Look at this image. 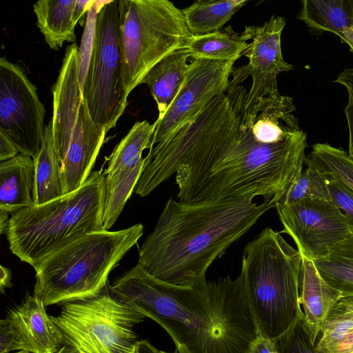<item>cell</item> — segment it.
Masks as SVG:
<instances>
[{
  "label": "cell",
  "instance_id": "12",
  "mask_svg": "<svg viewBox=\"0 0 353 353\" xmlns=\"http://www.w3.org/2000/svg\"><path fill=\"white\" fill-rule=\"evenodd\" d=\"M234 63L192 59L181 89L163 117L155 121L152 146L165 142L193 121L213 99L228 90Z\"/></svg>",
  "mask_w": 353,
  "mask_h": 353
},
{
  "label": "cell",
  "instance_id": "19",
  "mask_svg": "<svg viewBox=\"0 0 353 353\" xmlns=\"http://www.w3.org/2000/svg\"><path fill=\"white\" fill-rule=\"evenodd\" d=\"M190 57L185 48L174 50L145 74L140 84H146L155 100L159 110L157 119H161L176 97L184 81Z\"/></svg>",
  "mask_w": 353,
  "mask_h": 353
},
{
  "label": "cell",
  "instance_id": "29",
  "mask_svg": "<svg viewBox=\"0 0 353 353\" xmlns=\"http://www.w3.org/2000/svg\"><path fill=\"white\" fill-rule=\"evenodd\" d=\"M305 163L339 179L353 190V158L343 149L328 143H316Z\"/></svg>",
  "mask_w": 353,
  "mask_h": 353
},
{
  "label": "cell",
  "instance_id": "38",
  "mask_svg": "<svg viewBox=\"0 0 353 353\" xmlns=\"http://www.w3.org/2000/svg\"><path fill=\"white\" fill-rule=\"evenodd\" d=\"M130 353H170L158 350L148 340L137 341ZM174 353H177L175 352Z\"/></svg>",
  "mask_w": 353,
  "mask_h": 353
},
{
  "label": "cell",
  "instance_id": "32",
  "mask_svg": "<svg viewBox=\"0 0 353 353\" xmlns=\"http://www.w3.org/2000/svg\"><path fill=\"white\" fill-rule=\"evenodd\" d=\"M331 201L342 212L353 234V190L339 179L327 175Z\"/></svg>",
  "mask_w": 353,
  "mask_h": 353
},
{
  "label": "cell",
  "instance_id": "10",
  "mask_svg": "<svg viewBox=\"0 0 353 353\" xmlns=\"http://www.w3.org/2000/svg\"><path fill=\"white\" fill-rule=\"evenodd\" d=\"M45 108L36 86L23 69L0 59V132L32 159L39 152L45 135Z\"/></svg>",
  "mask_w": 353,
  "mask_h": 353
},
{
  "label": "cell",
  "instance_id": "34",
  "mask_svg": "<svg viewBox=\"0 0 353 353\" xmlns=\"http://www.w3.org/2000/svg\"><path fill=\"white\" fill-rule=\"evenodd\" d=\"M18 351L15 335L8 320L6 318L0 321V353H9Z\"/></svg>",
  "mask_w": 353,
  "mask_h": 353
},
{
  "label": "cell",
  "instance_id": "5",
  "mask_svg": "<svg viewBox=\"0 0 353 353\" xmlns=\"http://www.w3.org/2000/svg\"><path fill=\"white\" fill-rule=\"evenodd\" d=\"M301 268V253L270 227L245 245L241 273L259 335L276 338L303 312Z\"/></svg>",
  "mask_w": 353,
  "mask_h": 353
},
{
  "label": "cell",
  "instance_id": "36",
  "mask_svg": "<svg viewBox=\"0 0 353 353\" xmlns=\"http://www.w3.org/2000/svg\"><path fill=\"white\" fill-rule=\"evenodd\" d=\"M16 145L0 132V161L12 159L19 154Z\"/></svg>",
  "mask_w": 353,
  "mask_h": 353
},
{
  "label": "cell",
  "instance_id": "14",
  "mask_svg": "<svg viewBox=\"0 0 353 353\" xmlns=\"http://www.w3.org/2000/svg\"><path fill=\"white\" fill-rule=\"evenodd\" d=\"M79 79V50L74 43L66 48L52 88V130L54 147L60 164L66 154L83 100Z\"/></svg>",
  "mask_w": 353,
  "mask_h": 353
},
{
  "label": "cell",
  "instance_id": "27",
  "mask_svg": "<svg viewBox=\"0 0 353 353\" xmlns=\"http://www.w3.org/2000/svg\"><path fill=\"white\" fill-rule=\"evenodd\" d=\"M319 274L343 296H353V234L323 258L313 261Z\"/></svg>",
  "mask_w": 353,
  "mask_h": 353
},
{
  "label": "cell",
  "instance_id": "22",
  "mask_svg": "<svg viewBox=\"0 0 353 353\" xmlns=\"http://www.w3.org/2000/svg\"><path fill=\"white\" fill-rule=\"evenodd\" d=\"M297 19L308 28L339 36L353 28V0H303Z\"/></svg>",
  "mask_w": 353,
  "mask_h": 353
},
{
  "label": "cell",
  "instance_id": "44",
  "mask_svg": "<svg viewBox=\"0 0 353 353\" xmlns=\"http://www.w3.org/2000/svg\"><path fill=\"white\" fill-rule=\"evenodd\" d=\"M353 353V352H352Z\"/></svg>",
  "mask_w": 353,
  "mask_h": 353
},
{
  "label": "cell",
  "instance_id": "18",
  "mask_svg": "<svg viewBox=\"0 0 353 353\" xmlns=\"http://www.w3.org/2000/svg\"><path fill=\"white\" fill-rule=\"evenodd\" d=\"M35 166L21 153L0 163V210L13 214L34 205Z\"/></svg>",
  "mask_w": 353,
  "mask_h": 353
},
{
  "label": "cell",
  "instance_id": "2",
  "mask_svg": "<svg viewBox=\"0 0 353 353\" xmlns=\"http://www.w3.org/2000/svg\"><path fill=\"white\" fill-rule=\"evenodd\" d=\"M275 205L272 200L186 203L171 197L143 243L138 262L165 283L183 287L201 285L207 281L212 263Z\"/></svg>",
  "mask_w": 353,
  "mask_h": 353
},
{
  "label": "cell",
  "instance_id": "30",
  "mask_svg": "<svg viewBox=\"0 0 353 353\" xmlns=\"http://www.w3.org/2000/svg\"><path fill=\"white\" fill-rule=\"evenodd\" d=\"M306 165L276 203L289 204L307 199L331 201L328 176L312 165Z\"/></svg>",
  "mask_w": 353,
  "mask_h": 353
},
{
  "label": "cell",
  "instance_id": "4",
  "mask_svg": "<svg viewBox=\"0 0 353 353\" xmlns=\"http://www.w3.org/2000/svg\"><path fill=\"white\" fill-rule=\"evenodd\" d=\"M105 175L91 172L77 190L11 214L10 251L34 268L41 261L83 236L102 230Z\"/></svg>",
  "mask_w": 353,
  "mask_h": 353
},
{
  "label": "cell",
  "instance_id": "8",
  "mask_svg": "<svg viewBox=\"0 0 353 353\" xmlns=\"http://www.w3.org/2000/svg\"><path fill=\"white\" fill-rule=\"evenodd\" d=\"M145 318L109 283L94 296L62 304L59 314L52 316L63 345L77 353H130L137 341L134 327Z\"/></svg>",
  "mask_w": 353,
  "mask_h": 353
},
{
  "label": "cell",
  "instance_id": "23",
  "mask_svg": "<svg viewBox=\"0 0 353 353\" xmlns=\"http://www.w3.org/2000/svg\"><path fill=\"white\" fill-rule=\"evenodd\" d=\"M33 160L35 166L34 205L63 196L61 164L54 147L52 121L46 125L41 148Z\"/></svg>",
  "mask_w": 353,
  "mask_h": 353
},
{
  "label": "cell",
  "instance_id": "33",
  "mask_svg": "<svg viewBox=\"0 0 353 353\" xmlns=\"http://www.w3.org/2000/svg\"><path fill=\"white\" fill-rule=\"evenodd\" d=\"M334 81L342 85L347 92L348 102L345 114L349 130L348 154L353 158V68L344 69Z\"/></svg>",
  "mask_w": 353,
  "mask_h": 353
},
{
  "label": "cell",
  "instance_id": "7",
  "mask_svg": "<svg viewBox=\"0 0 353 353\" xmlns=\"http://www.w3.org/2000/svg\"><path fill=\"white\" fill-rule=\"evenodd\" d=\"M124 90L128 95L148 71L193 35L181 10L168 0H119Z\"/></svg>",
  "mask_w": 353,
  "mask_h": 353
},
{
  "label": "cell",
  "instance_id": "26",
  "mask_svg": "<svg viewBox=\"0 0 353 353\" xmlns=\"http://www.w3.org/2000/svg\"><path fill=\"white\" fill-rule=\"evenodd\" d=\"M155 128V122L152 124L146 120L136 122L109 157L105 175L110 176L132 169L139 164L143 159V150H150L152 147V139Z\"/></svg>",
  "mask_w": 353,
  "mask_h": 353
},
{
  "label": "cell",
  "instance_id": "43",
  "mask_svg": "<svg viewBox=\"0 0 353 353\" xmlns=\"http://www.w3.org/2000/svg\"><path fill=\"white\" fill-rule=\"evenodd\" d=\"M9 353H30L28 351L26 350H18L14 352H9Z\"/></svg>",
  "mask_w": 353,
  "mask_h": 353
},
{
  "label": "cell",
  "instance_id": "1",
  "mask_svg": "<svg viewBox=\"0 0 353 353\" xmlns=\"http://www.w3.org/2000/svg\"><path fill=\"white\" fill-rule=\"evenodd\" d=\"M247 92L238 85L216 97L158 148L159 171L165 180L176 174L179 201L263 196L276 204L303 171L306 133L301 129L272 144L257 141L245 108Z\"/></svg>",
  "mask_w": 353,
  "mask_h": 353
},
{
  "label": "cell",
  "instance_id": "35",
  "mask_svg": "<svg viewBox=\"0 0 353 353\" xmlns=\"http://www.w3.org/2000/svg\"><path fill=\"white\" fill-rule=\"evenodd\" d=\"M249 353H280L276 349L273 340L261 335H258L252 343Z\"/></svg>",
  "mask_w": 353,
  "mask_h": 353
},
{
  "label": "cell",
  "instance_id": "11",
  "mask_svg": "<svg viewBox=\"0 0 353 353\" xmlns=\"http://www.w3.org/2000/svg\"><path fill=\"white\" fill-rule=\"evenodd\" d=\"M275 208L286 233L301 254L312 261L323 258L351 233L344 214L332 202L303 199Z\"/></svg>",
  "mask_w": 353,
  "mask_h": 353
},
{
  "label": "cell",
  "instance_id": "3",
  "mask_svg": "<svg viewBox=\"0 0 353 353\" xmlns=\"http://www.w3.org/2000/svg\"><path fill=\"white\" fill-rule=\"evenodd\" d=\"M149 318L170 336L177 353H249L259 335L241 272L193 287L162 282Z\"/></svg>",
  "mask_w": 353,
  "mask_h": 353
},
{
  "label": "cell",
  "instance_id": "39",
  "mask_svg": "<svg viewBox=\"0 0 353 353\" xmlns=\"http://www.w3.org/2000/svg\"><path fill=\"white\" fill-rule=\"evenodd\" d=\"M12 273L10 270L3 265L1 266V276H0V290L1 292L3 293L4 290L11 288Z\"/></svg>",
  "mask_w": 353,
  "mask_h": 353
},
{
  "label": "cell",
  "instance_id": "21",
  "mask_svg": "<svg viewBox=\"0 0 353 353\" xmlns=\"http://www.w3.org/2000/svg\"><path fill=\"white\" fill-rule=\"evenodd\" d=\"M316 343L321 353L353 352V296H343L330 310Z\"/></svg>",
  "mask_w": 353,
  "mask_h": 353
},
{
  "label": "cell",
  "instance_id": "17",
  "mask_svg": "<svg viewBox=\"0 0 353 353\" xmlns=\"http://www.w3.org/2000/svg\"><path fill=\"white\" fill-rule=\"evenodd\" d=\"M343 296L319 274L314 261L302 256L300 299L312 342L316 343L330 310Z\"/></svg>",
  "mask_w": 353,
  "mask_h": 353
},
{
  "label": "cell",
  "instance_id": "40",
  "mask_svg": "<svg viewBox=\"0 0 353 353\" xmlns=\"http://www.w3.org/2000/svg\"><path fill=\"white\" fill-rule=\"evenodd\" d=\"M339 37L342 43L349 46L350 52L353 53V28L344 30Z\"/></svg>",
  "mask_w": 353,
  "mask_h": 353
},
{
  "label": "cell",
  "instance_id": "20",
  "mask_svg": "<svg viewBox=\"0 0 353 353\" xmlns=\"http://www.w3.org/2000/svg\"><path fill=\"white\" fill-rule=\"evenodd\" d=\"M75 3L76 0H42L33 5L37 26L50 49L58 50L64 42H75Z\"/></svg>",
  "mask_w": 353,
  "mask_h": 353
},
{
  "label": "cell",
  "instance_id": "28",
  "mask_svg": "<svg viewBox=\"0 0 353 353\" xmlns=\"http://www.w3.org/2000/svg\"><path fill=\"white\" fill-rule=\"evenodd\" d=\"M145 158L132 169L105 176V196L103 216L105 230L111 228L134 192L143 171Z\"/></svg>",
  "mask_w": 353,
  "mask_h": 353
},
{
  "label": "cell",
  "instance_id": "41",
  "mask_svg": "<svg viewBox=\"0 0 353 353\" xmlns=\"http://www.w3.org/2000/svg\"><path fill=\"white\" fill-rule=\"evenodd\" d=\"M8 212L0 210V233L1 234L7 233L10 218Z\"/></svg>",
  "mask_w": 353,
  "mask_h": 353
},
{
  "label": "cell",
  "instance_id": "24",
  "mask_svg": "<svg viewBox=\"0 0 353 353\" xmlns=\"http://www.w3.org/2000/svg\"><path fill=\"white\" fill-rule=\"evenodd\" d=\"M248 40V34H240L228 26L214 33L193 36L185 48L192 59L235 62L242 56Z\"/></svg>",
  "mask_w": 353,
  "mask_h": 353
},
{
  "label": "cell",
  "instance_id": "15",
  "mask_svg": "<svg viewBox=\"0 0 353 353\" xmlns=\"http://www.w3.org/2000/svg\"><path fill=\"white\" fill-rule=\"evenodd\" d=\"M106 133L105 128L92 121L83 100L66 154L61 163L63 194L77 190L85 183Z\"/></svg>",
  "mask_w": 353,
  "mask_h": 353
},
{
  "label": "cell",
  "instance_id": "31",
  "mask_svg": "<svg viewBox=\"0 0 353 353\" xmlns=\"http://www.w3.org/2000/svg\"><path fill=\"white\" fill-rule=\"evenodd\" d=\"M272 340L280 353H321L311 341L303 312L283 334Z\"/></svg>",
  "mask_w": 353,
  "mask_h": 353
},
{
  "label": "cell",
  "instance_id": "6",
  "mask_svg": "<svg viewBox=\"0 0 353 353\" xmlns=\"http://www.w3.org/2000/svg\"><path fill=\"white\" fill-rule=\"evenodd\" d=\"M143 233L141 223L118 230L86 234L41 261L34 269V295L45 306L99 294L110 272Z\"/></svg>",
  "mask_w": 353,
  "mask_h": 353
},
{
  "label": "cell",
  "instance_id": "25",
  "mask_svg": "<svg viewBox=\"0 0 353 353\" xmlns=\"http://www.w3.org/2000/svg\"><path fill=\"white\" fill-rule=\"evenodd\" d=\"M249 0H199L181 10L186 26L193 36L220 31Z\"/></svg>",
  "mask_w": 353,
  "mask_h": 353
},
{
  "label": "cell",
  "instance_id": "9",
  "mask_svg": "<svg viewBox=\"0 0 353 353\" xmlns=\"http://www.w3.org/2000/svg\"><path fill=\"white\" fill-rule=\"evenodd\" d=\"M80 84L91 119L108 132L116 126L128 105L123 81L119 0L103 1L98 10Z\"/></svg>",
  "mask_w": 353,
  "mask_h": 353
},
{
  "label": "cell",
  "instance_id": "13",
  "mask_svg": "<svg viewBox=\"0 0 353 353\" xmlns=\"http://www.w3.org/2000/svg\"><path fill=\"white\" fill-rule=\"evenodd\" d=\"M285 26L284 17L272 16L261 26L245 27L243 32L252 41L242 55L249 61L246 65L233 68L229 88L240 85L248 76L252 77V83L245 97L246 110L252 108L261 98L279 97L276 77L293 69L281 52V37Z\"/></svg>",
  "mask_w": 353,
  "mask_h": 353
},
{
  "label": "cell",
  "instance_id": "16",
  "mask_svg": "<svg viewBox=\"0 0 353 353\" xmlns=\"http://www.w3.org/2000/svg\"><path fill=\"white\" fill-rule=\"evenodd\" d=\"M43 301L27 294L23 301L7 314L18 350L31 353H57L63 345L61 332L46 312Z\"/></svg>",
  "mask_w": 353,
  "mask_h": 353
},
{
  "label": "cell",
  "instance_id": "37",
  "mask_svg": "<svg viewBox=\"0 0 353 353\" xmlns=\"http://www.w3.org/2000/svg\"><path fill=\"white\" fill-rule=\"evenodd\" d=\"M94 0H76L73 18L76 23L87 11H89L94 3Z\"/></svg>",
  "mask_w": 353,
  "mask_h": 353
},
{
  "label": "cell",
  "instance_id": "42",
  "mask_svg": "<svg viewBox=\"0 0 353 353\" xmlns=\"http://www.w3.org/2000/svg\"><path fill=\"white\" fill-rule=\"evenodd\" d=\"M57 353H77V352L72 347H70L68 345H63Z\"/></svg>",
  "mask_w": 353,
  "mask_h": 353
}]
</instances>
